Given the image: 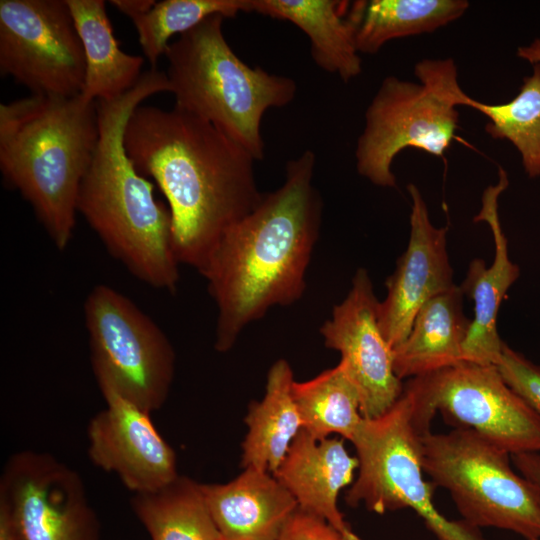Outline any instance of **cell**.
I'll return each mask as SVG.
<instances>
[{
	"label": "cell",
	"mask_w": 540,
	"mask_h": 540,
	"mask_svg": "<svg viewBox=\"0 0 540 540\" xmlns=\"http://www.w3.org/2000/svg\"><path fill=\"white\" fill-rule=\"evenodd\" d=\"M124 146L135 169L167 200L179 264L201 274L224 234L263 197L256 160L211 123L176 106L139 105L127 121Z\"/></svg>",
	"instance_id": "1"
},
{
	"label": "cell",
	"mask_w": 540,
	"mask_h": 540,
	"mask_svg": "<svg viewBox=\"0 0 540 540\" xmlns=\"http://www.w3.org/2000/svg\"><path fill=\"white\" fill-rule=\"evenodd\" d=\"M315 161L309 149L288 161L283 184L263 194L211 253L201 275L217 306L218 352L229 351L242 330L268 309L303 295L323 207L312 182Z\"/></svg>",
	"instance_id": "2"
},
{
	"label": "cell",
	"mask_w": 540,
	"mask_h": 540,
	"mask_svg": "<svg viewBox=\"0 0 540 540\" xmlns=\"http://www.w3.org/2000/svg\"><path fill=\"white\" fill-rule=\"evenodd\" d=\"M162 92L171 93L168 77L150 68L121 96L97 101L99 139L79 188L77 212L135 278L174 293L180 264L169 207L155 197L154 184L135 169L124 146L132 112Z\"/></svg>",
	"instance_id": "3"
},
{
	"label": "cell",
	"mask_w": 540,
	"mask_h": 540,
	"mask_svg": "<svg viewBox=\"0 0 540 540\" xmlns=\"http://www.w3.org/2000/svg\"><path fill=\"white\" fill-rule=\"evenodd\" d=\"M99 139L97 101L32 94L0 105V170L54 246L75 228L81 182Z\"/></svg>",
	"instance_id": "4"
},
{
	"label": "cell",
	"mask_w": 540,
	"mask_h": 540,
	"mask_svg": "<svg viewBox=\"0 0 540 540\" xmlns=\"http://www.w3.org/2000/svg\"><path fill=\"white\" fill-rule=\"evenodd\" d=\"M224 18L213 15L170 43L166 74L177 108L208 121L261 160L263 115L292 102L297 86L290 77L243 62L225 39Z\"/></svg>",
	"instance_id": "5"
},
{
	"label": "cell",
	"mask_w": 540,
	"mask_h": 540,
	"mask_svg": "<svg viewBox=\"0 0 540 540\" xmlns=\"http://www.w3.org/2000/svg\"><path fill=\"white\" fill-rule=\"evenodd\" d=\"M414 73L419 83L387 76L365 112L356 167L377 186H396L391 166L402 150L443 157L456 137L457 107L465 106L469 96L459 85L454 60L423 59Z\"/></svg>",
	"instance_id": "6"
},
{
	"label": "cell",
	"mask_w": 540,
	"mask_h": 540,
	"mask_svg": "<svg viewBox=\"0 0 540 540\" xmlns=\"http://www.w3.org/2000/svg\"><path fill=\"white\" fill-rule=\"evenodd\" d=\"M511 454L468 428L422 435V467L446 489L463 520L540 539V496L511 467Z\"/></svg>",
	"instance_id": "7"
},
{
	"label": "cell",
	"mask_w": 540,
	"mask_h": 540,
	"mask_svg": "<svg viewBox=\"0 0 540 540\" xmlns=\"http://www.w3.org/2000/svg\"><path fill=\"white\" fill-rule=\"evenodd\" d=\"M422 435L405 389L387 412L363 417L351 441L358 474L346 491V503L363 504L377 514L410 508L436 540H486L480 528L463 519L449 520L435 507V485L423 477Z\"/></svg>",
	"instance_id": "8"
},
{
	"label": "cell",
	"mask_w": 540,
	"mask_h": 540,
	"mask_svg": "<svg viewBox=\"0 0 540 540\" xmlns=\"http://www.w3.org/2000/svg\"><path fill=\"white\" fill-rule=\"evenodd\" d=\"M91 366L103 396L115 394L151 413L166 402L175 351L161 328L133 301L98 284L84 302Z\"/></svg>",
	"instance_id": "9"
},
{
	"label": "cell",
	"mask_w": 540,
	"mask_h": 540,
	"mask_svg": "<svg viewBox=\"0 0 540 540\" xmlns=\"http://www.w3.org/2000/svg\"><path fill=\"white\" fill-rule=\"evenodd\" d=\"M421 433L441 412L456 427L486 437L511 455L540 452V418L504 381L496 365L461 361L404 385Z\"/></svg>",
	"instance_id": "10"
},
{
	"label": "cell",
	"mask_w": 540,
	"mask_h": 540,
	"mask_svg": "<svg viewBox=\"0 0 540 540\" xmlns=\"http://www.w3.org/2000/svg\"><path fill=\"white\" fill-rule=\"evenodd\" d=\"M85 54L66 0L0 1V72L32 94L73 97Z\"/></svg>",
	"instance_id": "11"
},
{
	"label": "cell",
	"mask_w": 540,
	"mask_h": 540,
	"mask_svg": "<svg viewBox=\"0 0 540 540\" xmlns=\"http://www.w3.org/2000/svg\"><path fill=\"white\" fill-rule=\"evenodd\" d=\"M0 503L22 540H100L82 478L49 453L24 450L8 458Z\"/></svg>",
	"instance_id": "12"
},
{
	"label": "cell",
	"mask_w": 540,
	"mask_h": 540,
	"mask_svg": "<svg viewBox=\"0 0 540 540\" xmlns=\"http://www.w3.org/2000/svg\"><path fill=\"white\" fill-rule=\"evenodd\" d=\"M378 308L368 272L360 268L348 295L320 328L325 346L340 353V361L359 391L364 418L387 412L404 389L394 371L393 349L378 323Z\"/></svg>",
	"instance_id": "13"
},
{
	"label": "cell",
	"mask_w": 540,
	"mask_h": 540,
	"mask_svg": "<svg viewBox=\"0 0 540 540\" xmlns=\"http://www.w3.org/2000/svg\"><path fill=\"white\" fill-rule=\"evenodd\" d=\"M87 426L88 457L118 476L134 494L156 490L179 476L174 449L153 425L150 413L115 395Z\"/></svg>",
	"instance_id": "14"
},
{
	"label": "cell",
	"mask_w": 540,
	"mask_h": 540,
	"mask_svg": "<svg viewBox=\"0 0 540 540\" xmlns=\"http://www.w3.org/2000/svg\"><path fill=\"white\" fill-rule=\"evenodd\" d=\"M407 188L412 199L409 242L386 280L387 295L378 308L381 332L392 349L408 336L419 310L455 286L447 251L448 228L431 223L416 185Z\"/></svg>",
	"instance_id": "15"
},
{
	"label": "cell",
	"mask_w": 540,
	"mask_h": 540,
	"mask_svg": "<svg viewBox=\"0 0 540 540\" xmlns=\"http://www.w3.org/2000/svg\"><path fill=\"white\" fill-rule=\"evenodd\" d=\"M509 184L507 174L499 168L496 185L488 186L482 195V207L474 221L486 222L493 235L495 254L490 266L483 259H473L460 289L474 302V317L463 345V361L496 365L504 342L497 331V315L508 289L520 275L519 267L508 255L507 238L498 215V199Z\"/></svg>",
	"instance_id": "16"
},
{
	"label": "cell",
	"mask_w": 540,
	"mask_h": 540,
	"mask_svg": "<svg viewBox=\"0 0 540 540\" xmlns=\"http://www.w3.org/2000/svg\"><path fill=\"white\" fill-rule=\"evenodd\" d=\"M358 459L343 438L318 440L301 430L272 474L295 498L298 509L325 521L338 532L353 533L338 508L342 489L354 481Z\"/></svg>",
	"instance_id": "17"
},
{
	"label": "cell",
	"mask_w": 540,
	"mask_h": 540,
	"mask_svg": "<svg viewBox=\"0 0 540 540\" xmlns=\"http://www.w3.org/2000/svg\"><path fill=\"white\" fill-rule=\"evenodd\" d=\"M201 486L221 540H277L298 509L271 473L254 468L227 483Z\"/></svg>",
	"instance_id": "18"
},
{
	"label": "cell",
	"mask_w": 540,
	"mask_h": 540,
	"mask_svg": "<svg viewBox=\"0 0 540 540\" xmlns=\"http://www.w3.org/2000/svg\"><path fill=\"white\" fill-rule=\"evenodd\" d=\"M250 12L290 21L311 43L314 62L344 82L360 75L361 58L355 43L358 1L249 0Z\"/></svg>",
	"instance_id": "19"
},
{
	"label": "cell",
	"mask_w": 540,
	"mask_h": 540,
	"mask_svg": "<svg viewBox=\"0 0 540 540\" xmlns=\"http://www.w3.org/2000/svg\"><path fill=\"white\" fill-rule=\"evenodd\" d=\"M470 324L460 286L429 300L417 313L408 336L393 349L398 378L427 375L463 361Z\"/></svg>",
	"instance_id": "20"
},
{
	"label": "cell",
	"mask_w": 540,
	"mask_h": 540,
	"mask_svg": "<svg viewBox=\"0 0 540 540\" xmlns=\"http://www.w3.org/2000/svg\"><path fill=\"white\" fill-rule=\"evenodd\" d=\"M293 371L285 359L277 360L267 374L265 395L249 405L242 442L241 467L273 474L302 430L292 385Z\"/></svg>",
	"instance_id": "21"
},
{
	"label": "cell",
	"mask_w": 540,
	"mask_h": 540,
	"mask_svg": "<svg viewBox=\"0 0 540 540\" xmlns=\"http://www.w3.org/2000/svg\"><path fill=\"white\" fill-rule=\"evenodd\" d=\"M85 54L81 95L88 101L112 100L139 81L143 57L122 51L103 0H66Z\"/></svg>",
	"instance_id": "22"
},
{
	"label": "cell",
	"mask_w": 540,
	"mask_h": 540,
	"mask_svg": "<svg viewBox=\"0 0 540 540\" xmlns=\"http://www.w3.org/2000/svg\"><path fill=\"white\" fill-rule=\"evenodd\" d=\"M130 505L151 540H221L201 484L187 476L134 494Z\"/></svg>",
	"instance_id": "23"
},
{
	"label": "cell",
	"mask_w": 540,
	"mask_h": 540,
	"mask_svg": "<svg viewBox=\"0 0 540 540\" xmlns=\"http://www.w3.org/2000/svg\"><path fill=\"white\" fill-rule=\"evenodd\" d=\"M468 7L465 0L359 1L357 50L375 54L390 40L433 32L460 18Z\"/></svg>",
	"instance_id": "24"
},
{
	"label": "cell",
	"mask_w": 540,
	"mask_h": 540,
	"mask_svg": "<svg viewBox=\"0 0 540 540\" xmlns=\"http://www.w3.org/2000/svg\"><path fill=\"white\" fill-rule=\"evenodd\" d=\"M292 394L303 430L318 440L336 434L352 441L363 419L361 398L341 361L310 380L294 381Z\"/></svg>",
	"instance_id": "25"
},
{
	"label": "cell",
	"mask_w": 540,
	"mask_h": 540,
	"mask_svg": "<svg viewBox=\"0 0 540 540\" xmlns=\"http://www.w3.org/2000/svg\"><path fill=\"white\" fill-rule=\"evenodd\" d=\"M465 106L485 115V130L492 138L514 145L529 177L540 175V63L533 64L532 74L509 102L487 104L468 97Z\"/></svg>",
	"instance_id": "26"
},
{
	"label": "cell",
	"mask_w": 540,
	"mask_h": 540,
	"mask_svg": "<svg viewBox=\"0 0 540 540\" xmlns=\"http://www.w3.org/2000/svg\"><path fill=\"white\" fill-rule=\"evenodd\" d=\"M240 11L250 12L249 0H163L129 18L146 59L156 68L173 35H181L213 15L231 18Z\"/></svg>",
	"instance_id": "27"
},
{
	"label": "cell",
	"mask_w": 540,
	"mask_h": 540,
	"mask_svg": "<svg viewBox=\"0 0 540 540\" xmlns=\"http://www.w3.org/2000/svg\"><path fill=\"white\" fill-rule=\"evenodd\" d=\"M496 366L508 386L540 418V366L531 362L505 343Z\"/></svg>",
	"instance_id": "28"
},
{
	"label": "cell",
	"mask_w": 540,
	"mask_h": 540,
	"mask_svg": "<svg viewBox=\"0 0 540 540\" xmlns=\"http://www.w3.org/2000/svg\"><path fill=\"white\" fill-rule=\"evenodd\" d=\"M326 525L320 518L297 509L277 540H323Z\"/></svg>",
	"instance_id": "29"
},
{
	"label": "cell",
	"mask_w": 540,
	"mask_h": 540,
	"mask_svg": "<svg viewBox=\"0 0 540 540\" xmlns=\"http://www.w3.org/2000/svg\"><path fill=\"white\" fill-rule=\"evenodd\" d=\"M518 472L537 489L540 496V452H524L511 455Z\"/></svg>",
	"instance_id": "30"
},
{
	"label": "cell",
	"mask_w": 540,
	"mask_h": 540,
	"mask_svg": "<svg viewBox=\"0 0 540 540\" xmlns=\"http://www.w3.org/2000/svg\"><path fill=\"white\" fill-rule=\"evenodd\" d=\"M109 3L128 17L150 10L155 0H111Z\"/></svg>",
	"instance_id": "31"
},
{
	"label": "cell",
	"mask_w": 540,
	"mask_h": 540,
	"mask_svg": "<svg viewBox=\"0 0 540 540\" xmlns=\"http://www.w3.org/2000/svg\"><path fill=\"white\" fill-rule=\"evenodd\" d=\"M0 540H22L7 507L0 503Z\"/></svg>",
	"instance_id": "32"
},
{
	"label": "cell",
	"mask_w": 540,
	"mask_h": 540,
	"mask_svg": "<svg viewBox=\"0 0 540 540\" xmlns=\"http://www.w3.org/2000/svg\"><path fill=\"white\" fill-rule=\"evenodd\" d=\"M517 55L532 65L540 63V39L536 38L529 45L519 47Z\"/></svg>",
	"instance_id": "33"
},
{
	"label": "cell",
	"mask_w": 540,
	"mask_h": 540,
	"mask_svg": "<svg viewBox=\"0 0 540 540\" xmlns=\"http://www.w3.org/2000/svg\"><path fill=\"white\" fill-rule=\"evenodd\" d=\"M323 540H361L354 532L348 535H344L329 524L325 526L323 533Z\"/></svg>",
	"instance_id": "34"
},
{
	"label": "cell",
	"mask_w": 540,
	"mask_h": 540,
	"mask_svg": "<svg viewBox=\"0 0 540 540\" xmlns=\"http://www.w3.org/2000/svg\"><path fill=\"white\" fill-rule=\"evenodd\" d=\"M533 540H540V539H533Z\"/></svg>",
	"instance_id": "35"
}]
</instances>
